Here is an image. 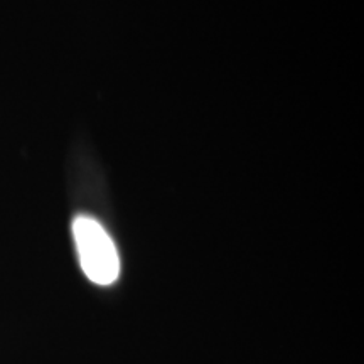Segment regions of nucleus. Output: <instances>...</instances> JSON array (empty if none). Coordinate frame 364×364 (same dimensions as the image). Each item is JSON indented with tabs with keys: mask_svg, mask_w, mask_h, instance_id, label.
Here are the masks:
<instances>
[{
	"mask_svg": "<svg viewBox=\"0 0 364 364\" xmlns=\"http://www.w3.org/2000/svg\"><path fill=\"white\" fill-rule=\"evenodd\" d=\"M73 236L85 275L98 285H112L120 275V258L107 230L91 216H76Z\"/></svg>",
	"mask_w": 364,
	"mask_h": 364,
	"instance_id": "1",
	"label": "nucleus"
}]
</instances>
